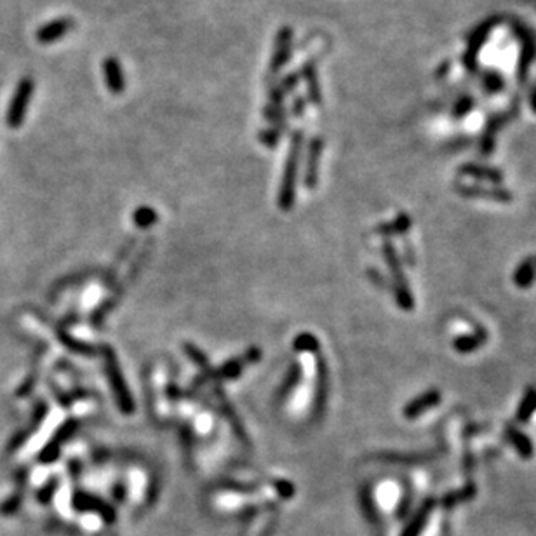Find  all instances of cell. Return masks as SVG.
Listing matches in <instances>:
<instances>
[{
	"label": "cell",
	"mask_w": 536,
	"mask_h": 536,
	"mask_svg": "<svg viewBox=\"0 0 536 536\" xmlns=\"http://www.w3.org/2000/svg\"><path fill=\"white\" fill-rule=\"evenodd\" d=\"M302 148H303V131L296 129L291 136L290 152H287V160H286V166H284V176H282V181H280V189H279V201H277L279 208L284 209V211H290V209L292 208V204H294L296 179H298Z\"/></svg>",
	"instance_id": "6da1fadb"
},
{
	"label": "cell",
	"mask_w": 536,
	"mask_h": 536,
	"mask_svg": "<svg viewBox=\"0 0 536 536\" xmlns=\"http://www.w3.org/2000/svg\"><path fill=\"white\" fill-rule=\"evenodd\" d=\"M500 21H501V18H498V16L486 18L484 21H481V23L472 30V33L468 35L467 49H465V52L462 56V63H463L465 70H468V72H475V70H477L479 54H481L482 47H484L487 39H489L491 32L500 25Z\"/></svg>",
	"instance_id": "7a4b0ae2"
},
{
	"label": "cell",
	"mask_w": 536,
	"mask_h": 536,
	"mask_svg": "<svg viewBox=\"0 0 536 536\" xmlns=\"http://www.w3.org/2000/svg\"><path fill=\"white\" fill-rule=\"evenodd\" d=\"M33 91H35V82L32 77H23L16 85V91H14L13 97H11L9 108H7L6 114V122L7 126L18 129L21 126L26 117V110H28V105L32 101Z\"/></svg>",
	"instance_id": "3957f363"
},
{
	"label": "cell",
	"mask_w": 536,
	"mask_h": 536,
	"mask_svg": "<svg viewBox=\"0 0 536 536\" xmlns=\"http://www.w3.org/2000/svg\"><path fill=\"white\" fill-rule=\"evenodd\" d=\"M103 355H105V366H107L108 380H110L112 390H114L119 407H121L122 413L131 415L134 410V404L129 395V390H127L126 383H124V378L121 373V367H119L117 357H115V352H112L110 348H105Z\"/></svg>",
	"instance_id": "277c9868"
},
{
	"label": "cell",
	"mask_w": 536,
	"mask_h": 536,
	"mask_svg": "<svg viewBox=\"0 0 536 536\" xmlns=\"http://www.w3.org/2000/svg\"><path fill=\"white\" fill-rule=\"evenodd\" d=\"M513 35L519 39L520 42V52H519V61H517V78L520 82H524L528 78L531 66L536 58V39L530 28L523 23H513L512 25Z\"/></svg>",
	"instance_id": "5b68a950"
},
{
	"label": "cell",
	"mask_w": 536,
	"mask_h": 536,
	"mask_svg": "<svg viewBox=\"0 0 536 536\" xmlns=\"http://www.w3.org/2000/svg\"><path fill=\"white\" fill-rule=\"evenodd\" d=\"M292 35H294V32H292L291 26H282L277 32L268 66L270 77H275V73H279L290 63L292 54Z\"/></svg>",
	"instance_id": "8992f818"
},
{
	"label": "cell",
	"mask_w": 536,
	"mask_h": 536,
	"mask_svg": "<svg viewBox=\"0 0 536 536\" xmlns=\"http://www.w3.org/2000/svg\"><path fill=\"white\" fill-rule=\"evenodd\" d=\"M322 152H324V138L316 136L310 140L306 148V164H305V186L314 190L318 181V164H321Z\"/></svg>",
	"instance_id": "52a82bcc"
},
{
	"label": "cell",
	"mask_w": 536,
	"mask_h": 536,
	"mask_svg": "<svg viewBox=\"0 0 536 536\" xmlns=\"http://www.w3.org/2000/svg\"><path fill=\"white\" fill-rule=\"evenodd\" d=\"M299 78L305 82L306 85V100L314 105V107H322V101H324V95H322L321 81H318V72L317 65L314 59L303 63V66L299 69Z\"/></svg>",
	"instance_id": "ba28073f"
},
{
	"label": "cell",
	"mask_w": 536,
	"mask_h": 536,
	"mask_svg": "<svg viewBox=\"0 0 536 536\" xmlns=\"http://www.w3.org/2000/svg\"><path fill=\"white\" fill-rule=\"evenodd\" d=\"M73 28H75V21L72 20V18H58V20H52V21H49L47 25L40 26V28L37 30L35 37L40 44H52V42L61 40L63 37H65L66 33Z\"/></svg>",
	"instance_id": "9c48e42d"
},
{
	"label": "cell",
	"mask_w": 536,
	"mask_h": 536,
	"mask_svg": "<svg viewBox=\"0 0 536 536\" xmlns=\"http://www.w3.org/2000/svg\"><path fill=\"white\" fill-rule=\"evenodd\" d=\"M103 73H105V82H107V88L112 95L119 96L122 95L124 89H126V78H124V72L119 58L115 56H108L103 61Z\"/></svg>",
	"instance_id": "30bf717a"
},
{
	"label": "cell",
	"mask_w": 536,
	"mask_h": 536,
	"mask_svg": "<svg viewBox=\"0 0 536 536\" xmlns=\"http://www.w3.org/2000/svg\"><path fill=\"white\" fill-rule=\"evenodd\" d=\"M511 117H512V114H511V112H507V114H496V115H493V117H491L489 121H487L484 134H482V140H481L482 152H484V153L493 152L494 140H496L498 131H500L501 127H504L505 124L508 122V119H511Z\"/></svg>",
	"instance_id": "8fae6325"
},
{
	"label": "cell",
	"mask_w": 536,
	"mask_h": 536,
	"mask_svg": "<svg viewBox=\"0 0 536 536\" xmlns=\"http://www.w3.org/2000/svg\"><path fill=\"white\" fill-rule=\"evenodd\" d=\"M75 429H77V422H66L65 425L59 429V432L56 434L54 441H52L51 444L44 449V453H42L44 462H52V460L59 455V448H61V444L66 441V439L72 436V432Z\"/></svg>",
	"instance_id": "7c38bea8"
},
{
	"label": "cell",
	"mask_w": 536,
	"mask_h": 536,
	"mask_svg": "<svg viewBox=\"0 0 536 536\" xmlns=\"http://www.w3.org/2000/svg\"><path fill=\"white\" fill-rule=\"evenodd\" d=\"M263 119L270 122V126L277 127L284 133L287 129V110L286 107H275L267 103L263 108Z\"/></svg>",
	"instance_id": "4fadbf2b"
},
{
	"label": "cell",
	"mask_w": 536,
	"mask_h": 536,
	"mask_svg": "<svg viewBox=\"0 0 536 536\" xmlns=\"http://www.w3.org/2000/svg\"><path fill=\"white\" fill-rule=\"evenodd\" d=\"M460 171H462V174L474 176V178H479V179H487V181H493V183H500L501 179H504V176H501L500 171L491 169V167H486V166H479V164H467V166H463Z\"/></svg>",
	"instance_id": "5bb4252c"
},
{
	"label": "cell",
	"mask_w": 536,
	"mask_h": 536,
	"mask_svg": "<svg viewBox=\"0 0 536 536\" xmlns=\"http://www.w3.org/2000/svg\"><path fill=\"white\" fill-rule=\"evenodd\" d=\"M504 88L505 78L500 72H496V70H487V72L482 75V89H484L486 95H498V93L504 91Z\"/></svg>",
	"instance_id": "9a60e30c"
},
{
	"label": "cell",
	"mask_w": 536,
	"mask_h": 536,
	"mask_svg": "<svg viewBox=\"0 0 536 536\" xmlns=\"http://www.w3.org/2000/svg\"><path fill=\"white\" fill-rule=\"evenodd\" d=\"M474 107H475L474 97L468 96V95H463L462 97H458V100H456L455 107H453V112H451L453 119H455V121H460V119L467 117Z\"/></svg>",
	"instance_id": "2e32d148"
},
{
	"label": "cell",
	"mask_w": 536,
	"mask_h": 536,
	"mask_svg": "<svg viewBox=\"0 0 536 536\" xmlns=\"http://www.w3.org/2000/svg\"><path fill=\"white\" fill-rule=\"evenodd\" d=\"M282 131L277 129V127H265V129L260 131V134H258V138H260V141L263 143L265 146H268V148H275L277 143H279V140L282 138Z\"/></svg>",
	"instance_id": "e0dca14e"
},
{
	"label": "cell",
	"mask_w": 536,
	"mask_h": 536,
	"mask_svg": "<svg viewBox=\"0 0 536 536\" xmlns=\"http://www.w3.org/2000/svg\"><path fill=\"white\" fill-rule=\"evenodd\" d=\"M460 193L463 195H489V197L498 198V201H508L511 195H508L505 190H481L477 186H465V189H460Z\"/></svg>",
	"instance_id": "ac0fdd59"
},
{
	"label": "cell",
	"mask_w": 536,
	"mask_h": 536,
	"mask_svg": "<svg viewBox=\"0 0 536 536\" xmlns=\"http://www.w3.org/2000/svg\"><path fill=\"white\" fill-rule=\"evenodd\" d=\"M299 82H302V78H299V73L298 72H291L287 75H284L282 78L279 81V88L282 89L284 95H291V93L296 91V88L299 85Z\"/></svg>",
	"instance_id": "d6986e66"
},
{
	"label": "cell",
	"mask_w": 536,
	"mask_h": 536,
	"mask_svg": "<svg viewBox=\"0 0 536 536\" xmlns=\"http://www.w3.org/2000/svg\"><path fill=\"white\" fill-rule=\"evenodd\" d=\"M284 100H286V95L279 88V82H268V103L275 105V107H284Z\"/></svg>",
	"instance_id": "ffe728a7"
},
{
	"label": "cell",
	"mask_w": 536,
	"mask_h": 536,
	"mask_svg": "<svg viewBox=\"0 0 536 536\" xmlns=\"http://www.w3.org/2000/svg\"><path fill=\"white\" fill-rule=\"evenodd\" d=\"M155 220H157L155 211L150 208H140L136 211V215H134V221H136L140 227H148V225L155 223Z\"/></svg>",
	"instance_id": "44dd1931"
},
{
	"label": "cell",
	"mask_w": 536,
	"mask_h": 536,
	"mask_svg": "<svg viewBox=\"0 0 536 536\" xmlns=\"http://www.w3.org/2000/svg\"><path fill=\"white\" fill-rule=\"evenodd\" d=\"M242 371V361L239 359H234V361L228 362L227 366H223V369L220 371L221 378H235L237 374H241Z\"/></svg>",
	"instance_id": "7402d4cb"
},
{
	"label": "cell",
	"mask_w": 536,
	"mask_h": 536,
	"mask_svg": "<svg viewBox=\"0 0 536 536\" xmlns=\"http://www.w3.org/2000/svg\"><path fill=\"white\" fill-rule=\"evenodd\" d=\"M306 107H309V103H306V97L305 96H296L294 101H292L291 114L294 115V117H302V115L305 114Z\"/></svg>",
	"instance_id": "603a6c76"
},
{
	"label": "cell",
	"mask_w": 536,
	"mask_h": 536,
	"mask_svg": "<svg viewBox=\"0 0 536 536\" xmlns=\"http://www.w3.org/2000/svg\"><path fill=\"white\" fill-rule=\"evenodd\" d=\"M530 107H531V110H533L535 114H536V85H535L533 89H531V95H530Z\"/></svg>",
	"instance_id": "cb8c5ba5"
}]
</instances>
